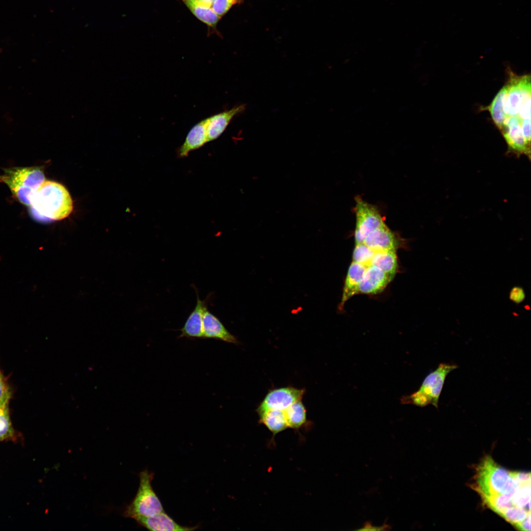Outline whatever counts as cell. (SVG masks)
I'll return each instance as SVG.
<instances>
[{
    "label": "cell",
    "mask_w": 531,
    "mask_h": 531,
    "mask_svg": "<svg viewBox=\"0 0 531 531\" xmlns=\"http://www.w3.org/2000/svg\"><path fill=\"white\" fill-rule=\"evenodd\" d=\"M472 487L482 501L498 496L511 498L519 508L524 487L531 484L530 472L509 471L497 464L491 456L484 457L475 468Z\"/></svg>",
    "instance_id": "6da1fadb"
},
{
    "label": "cell",
    "mask_w": 531,
    "mask_h": 531,
    "mask_svg": "<svg viewBox=\"0 0 531 531\" xmlns=\"http://www.w3.org/2000/svg\"><path fill=\"white\" fill-rule=\"evenodd\" d=\"M30 206L32 215L43 222L64 219L73 210L67 190L61 184L50 180H45L40 186Z\"/></svg>",
    "instance_id": "7a4b0ae2"
},
{
    "label": "cell",
    "mask_w": 531,
    "mask_h": 531,
    "mask_svg": "<svg viewBox=\"0 0 531 531\" xmlns=\"http://www.w3.org/2000/svg\"><path fill=\"white\" fill-rule=\"evenodd\" d=\"M45 180L43 172L39 167L6 169L0 176V182L6 184L13 196L26 206H30L36 191Z\"/></svg>",
    "instance_id": "3957f363"
},
{
    "label": "cell",
    "mask_w": 531,
    "mask_h": 531,
    "mask_svg": "<svg viewBox=\"0 0 531 531\" xmlns=\"http://www.w3.org/2000/svg\"><path fill=\"white\" fill-rule=\"evenodd\" d=\"M457 368L454 364L441 363L423 380L420 387L415 392L402 396V404H412L423 407L431 404L437 409L445 380L447 375Z\"/></svg>",
    "instance_id": "277c9868"
},
{
    "label": "cell",
    "mask_w": 531,
    "mask_h": 531,
    "mask_svg": "<svg viewBox=\"0 0 531 531\" xmlns=\"http://www.w3.org/2000/svg\"><path fill=\"white\" fill-rule=\"evenodd\" d=\"M154 473L147 470L139 474L140 484L137 494L124 513L126 517L135 520L154 516L164 511L160 499L151 486Z\"/></svg>",
    "instance_id": "5b68a950"
},
{
    "label": "cell",
    "mask_w": 531,
    "mask_h": 531,
    "mask_svg": "<svg viewBox=\"0 0 531 531\" xmlns=\"http://www.w3.org/2000/svg\"><path fill=\"white\" fill-rule=\"evenodd\" d=\"M356 217L354 231L355 244L362 243L371 232L384 225L382 215L378 209L359 196L355 198Z\"/></svg>",
    "instance_id": "8992f818"
},
{
    "label": "cell",
    "mask_w": 531,
    "mask_h": 531,
    "mask_svg": "<svg viewBox=\"0 0 531 531\" xmlns=\"http://www.w3.org/2000/svg\"><path fill=\"white\" fill-rule=\"evenodd\" d=\"M509 75L506 84L507 95L503 106L505 118L517 116L524 101L531 97L530 75L519 76L512 71H509Z\"/></svg>",
    "instance_id": "52a82bcc"
},
{
    "label": "cell",
    "mask_w": 531,
    "mask_h": 531,
    "mask_svg": "<svg viewBox=\"0 0 531 531\" xmlns=\"http://www.w3.org/2000/svg\"><path fill=\"white\" fill-rule=\"evenodd\" d=\"M522 120L517 116L505 118L500 131L507 144L508 153L531 158V146L526 142L521 127Z\"/></svg>",
    "instance_id": "ba28073f"
},
{
    "label": "cell",
    "mask_w": 531,
    "mask_h": 531,
    "mask_svg": "<svg viewBox=\"0 0 531 531\" xmlns=\"http://www.w3.org/2000/svg\"><path fill=\"white\" fill-rule=\"evenodd\" d=\"M304 393V389L292 386L271 390L260 403L256 412L259 414L268 410L285 411L295 402L302 399Z\"/></svg>",
    "instance_id": "9c48e42d"
},
{
    "label": "cell",
    "mask_w": 531,
    "mask_h": 531,
    "mask_svg": "<svg viewBox=\"0 0 531 531\" xmlns=\"http://www.w3.org/2000/svg\"><path fill=\"white\" fill-rule=\"evenodd\" d=\"M392 279L381 268L373 265L367 267L359 282L358 294H376L383 290Z\"/></svg>",
    "instance_id": "30bf717a"
},
{
    "label": "cell",
    "mask_w": 531,
    "mask_h": 531,
    "mask_svg": "<svg viewBox=\"0 0 531 531\" xmlns=\"http://www.w3.org/2000/svg\"><path fill=\"white\" fill-rule=\"evenodd\" d=\"M203 338H212L227 343H239L236 338L225 327L219 319L206 307L203 314Z\"/></svg>",
    "instance_id": "8fae6325"
},
{
    "label": "cell",
    "mask_w": 531,
    "mask_h": 531,
    "mask_svg": "<svg viewBox=\"0 0 531 531\" xmlns=\"http://www.w3.org/2000/svg\"><path fill=\"white\" fill-rule=\"evenodd\" d=\"M195 289L197 296V303L194 309L189 314L184 324L180 329V337L203 338V314L205 309L207 307V300L209 297L203 300H201L199 298L196 288H195Z\"/></svg>",
    "instance_id": "7c38bea8"
},
{
    "label": "cell",
    "mask_w": 531,
    "mask_h": 531,
    "mask_svg": "<svg viewBox=\"0 0 531 531\" xmlns=\"http://www.w3.org/2000/svg\"><path fill=\"white\" fill-rule=\"evenodd\" d=\"M245 109V105L242 104L206 118V132L208 142L218 138L225 131L232 119L236 115L244 111Z\"/></svg>",
    "instance_id": "4fadbf2b"
},
{
    "label": "cell",
    "mask_w": 531,
    "mask_h": 531,
    "mask_svg": "<svg viewBox=\"0 0 531 531\" xmlns=\"http://www.w3.org/2000/svg\"><path fill=\"white\" fill-rule=\"evenodd\" d=\"M362 243L375 252L396 251L398 243L396 236L386 224L371 232Z\"/></svg>",
    "instance_id": "5bb4252c"
},
{
    "label": "cell",
    "mask_w": 531,
    "mask_h": 531,
    "mask_svg": "<svg viewBox=\"0 0 531 531\" xmlns=\"http://www.w3.org/2000/svg\"><path fill=\"white\" fill-rule=\"evenodd\" d=\"M135 520L141 526L153 531H192L198 527L180 526L164 511L152 516L140 517Z\"/></svg>",
    "instance_id": "9a60e30c"
},
{
    "label": "cell",
    "mask_w": 531,
    "mask_h": 531,
    "mask_svg": "<svg viewBox=\"0 0 531 531\" xmlns=\"http://www.w3.org/2000/svg\"><path fill=\"white\" fill-rule=\"evenodd\" d=\"M208 142L206 118L195 124L189 131L185 140L177 150L179 157H186L189 152Z\"/></svg>",
    "instance_id": "2e32d148"
},
{
    "label": "cell",
    "mask_w": 531,
    "mask_h": 531,
    "mask_svg": "<svg viewBox=\"0 0 531 531\" xmlns=\"http://www.w3.org/2000/svg\"><path fill=\"white\" fill-rule=\"evenodd\" d=\"M366 268L364 266L354 262L351 264L346 275L342 299L339 306L340 310H342L344 304L349 299L358 294V285Z\"/></svg>",
    "instance_id": "e0dca14e"
},
{
    "label": "cell",
    "mask_w": 531,
    "mask_h": 531,
    "mask_svg": "<svg viewBox=\"0 0 531 531\" xmlns=\"http://www.w3.org/2000/svg\"><path fill=\"white\" fill-rule=\"evenodd\" d=\"M260 422L275 435L289 428L284 411L272 409L258 414Z\"/></svg>",
    "instance_id": "ac0fdd59"
},
{
    "label": "cell",
    "mask_w": 531,
    "mask_h": 531,
    "mask_svg": "<svg viewBox=\"0 0 531 531\" xmlns=\"http://www.w3.org/2000/svg\"><path fill=\"white\" fill-rule=\"evenodd\" d=\"M189 10L199 20L207 25L215 28L221 17L216 14L210 6L193 0H183Z\"/></svg>",
    "instance_id": "d6986e66"
},
{
    "label": "cell",
    "mask_w": 531,
    "mask_h": 531,
    "mask_svg": "<svg viewBox=\"0 0 531 531\" xmlns=\"http://www.w3.org/2000/svg\"><path fill=\"white\" fill-rule=\"evenodd\" d=\"M371 265L381 268L392 279L398 267L395 251L375 252L371 261Z\"/></svg>",
    "instance_id": "ffe728a7"
},
{
    "label": "cell",
    "mask_w": 531,
    "mask_h": 531,
    "mask_svg": "<svg viewBox=\"0 0 531 531\" xmlns=\"http://www.w3.org/2000/svg\"><path fill=\"white\" fill-rule=\"evenodd\" d=\"M507 92V87L505 85L498 92L492 103L485 108L490 112L494 122L500 130L502 128L505 118V115L503 112V106Z\"/></svg>",
    "instance_id": "44dd1931"
},
{
    "label": "cell",
    "mask_w": 531,
    "mask_h": 531,
    "mask_svg": "<svg viewBox=\"0 0 531 531\" xmlns=\"http://www.w3.org/2000/svg\"><path fill=\"white\" fill-rule=\"evenodd\" d=\"M301 400L295 402L284 411L289 428L297 429L306 422V410Z\"/></svg>",
    "instance_id": "7402d4cb"
},
{
    "label": "cell",
    "mask_w": 531,
    "mask_h": 531,
    "mask_svg": "<svg viewBox=\"0 0 531 531\" xmlns=\"http://www.w3.org/2000/svg\"><path fill=\"white\" fill-rule=\"evenodd\" d=\"M13 434L8 412V402L0 403V441Z\"/></svg>",
    "instance_id": "603a6c76"
},
{
    "label": "cell",
    "mask_w": 531,
    "mask_h": 531,
    "mask_svg": "<svg viewBox=\"0 0 531 531\" xmlns=\"http://www.w3.org/2000/svg\"><path fill=\"white\" fill-rule=\"evenodd\" d=\"M375 252L363 243L356 244L353 255V262L368 267L371 265V261Z\"/></svg>",
    "instance_id": "cb8c5ba5"
},
{
    "label": "cell",
    "mask_w": 531,
    "mask_h": 531,
    "mask_svg": "<svg viewBox=\"0 0 531 531\" xmlns=\"http://www.w3.org/2000/svg\"><path fill=\"white\" fill-rule=\"evenodd\" d=\"M239 0H213L211 8L220 17L225 15L231 7Z\"/></svg>",
    "instance_id": "d4e9b609"
},
{
    "label": "cell",
    "mask_w": 531,
    "mask_h": 531,
    "mask_svg": "<svg viewBox=\"0 0 531 531\" xmlns=\"http://www.w3.org/2000/svg\"><path fill=\"white\" fill-rule=\"evenodd\" d=\"M10 396L9 388L0 371V403L8 402Z\"/></svg>",
    "instance_id": "484cf974"
},
{
    "label": "cell",
    "mask_w": 531,
    "mask_h": 531,
    "mask_svg": "<svg viewBox=\"0 0 531 531\" xmlns=\"http://www.w3.org/2000/svg\"><path fill=\"white\" fill-rule=\"evenodd\" d=\"M525 293L522 288L516 287L513 288L510 293V298L515 303H520L525 298Z\"/></svg>",
    "instance_id": "4316f807"
},
{
    "label": "cell",
    "mask_w": 531,
    "mask_h": 531,
    "mask_svg": "<svg viewBox=\"0 0 531 531\" xmlns=\"http://www.w3.org/2000/svg\"><path fill=\"white\" fill-rule=\"evenodd\" d=\"M521 127L524 138L531 146V119H525L521 122Z\"/></svg>",
    "instance_id": "83f0119b"
},
{
    "label": "cell",
    "mask_w": 531,
    "mask_h": 531,
    "mask_svg": "<svg viewBox=\"0 0 531 531\" xmlns=\"http://www.w3.org/2000/svg\"><path fill=\"white\" fill-rule=\"evenodd\" d=\"M386 528H387V527H386V526L385 525H384V526H383L382 527H373V526H372L370 524H365V526L363 527V528L359 529L358 530H360V531H373V530L374 531H377V530L378 531H381V530H384L386 529Z\"/></svg>",
    "instance_id": "f1b7e54d"
},
{
    "label": "cell",
    "mask_w": 531,
    "mask_h": 531,
    "mask_svg": "<svg viewBox=\"0 0 531 531\" xmlns=\"http://www.w3.org/2000/svg\"><path fill=\"white\" fill-rule=\"evenodd\" d=\"M193 0V1H195L200 2H202V3H204V4H206V5L210 6H211V3H212V2L213 1V0Z\"/></svg>",
    "instance_id": "f546056e"
}]
</instances>
